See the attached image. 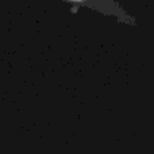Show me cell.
Segmentation results:
<instances>
[{"mask_svg": "<svg viewBox=\"0 0 154 154\" xmlns=\"http://www.w3.org/2000/svg\"><path fill=\"white\" fill-rule=\"evenodd\" d=\"M62 2L70 3L76 7L91 8V10H95L97 12L104 14V15L115 16L119 22L128 24V26H135L134 16L128 15L116 0H62Z\"/></svg>", "mask_w": 154, "mask_h": 154, "instance_id": "6da1fadb", "label": "cell"}]
</instances>
